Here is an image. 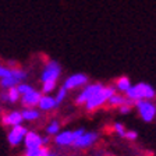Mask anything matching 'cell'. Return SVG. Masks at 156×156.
I'll list each match as a JSON object with an SVG mask.
<instances>
[{
    "instance_id": "obj_24",
    "label": "cell",
    "mask_w": 156,
    "mask_h": 156,
    "mask_svg": "<svg viewBox=\"0 0 156 156\" xmlns=\"http://www.w3.org/2000/svg\"><path fill=\"white\" fill-rule=\"evenodd\" d=\"M17 88H18V91H20V94H21V96L34 91V88L31 87V85H29V84H24V82H21V84H20Z\"/></svg>"
},
{
    "instance_id": "obj_13",
    "label": "cell",
    "mask_w": 156,
    "mask_h": 156,
    "mask_svg": "<svg viewBox=\"0 0 156 156\" xmlns=\"http://www.w3.org/2000/svg\"><path fill=\"white\" fill-rule=\"evenodd\" d=\"M23 113L21 112H11V113H9L7 116L3 117V123L6 124V126H20V123L23 121Z\"/></svg>"
},
{
    "instance_id": "obj_5",
    "label": "cell",
    "mask_w": 156,
    "mask_h": 156,
    "mask_svg": "<svg viewBox=\"0 0 156 156\" xmlns=\"http://www.w3.org/2000/svg\"><path fill=\"white\" fill-rule=\"evenodd\" d=\"M103 88L105 87L101 84V82H95V84L87 85V87L82 89L81 94L75 98V103H77V105H85L88 101H89V99H91V98H94L96 94H99Z\"/></svg>"
},
{
    "instance_id": "obj_10",
    "label": "cell",
    "mask_w": 156,
    "mask_h": 156,
    "mask_svg": "<svg viewBox=\"0 0 156 156\" xmlns=\"http://www.w3.org/2000/svg\"><path fill=\"white\" fill-rule=\"evenodd\" d=\"M25 141V146L27 149H38V148H42L43 146V141H42V136H39V134L34 133H28L24 138Z\"/></svg>"
},
{
    "instance_id": "obj_11",
    "label": "cell",
    "mask_w": 156,
    "mask_h": 156,
    "mask_svg": "<svg viewBox=\"0 0 156 156\" xmlns=\"http://www.w3.org/2000/svg\"><path fill=\"white\" fill-rule=\"evenodd\" d=\"M96 140H98L96 133H84L74 144H73V146H77V148H87V146L92 145Z\"/></svg>"
},
{
    "instance_id": "obj_27",
    "label": "cell",
    "mask_w": 156,
    "mask_h": 156,
    "mask_svg": "<svg viewBox=\"0 0 156 156\" xmlns=\"http://www.w3.org/2000/svg\"><path fill=\"white\" fill-rule=\"evenodd\" d=\"M126 136L128 138V140H135V138H136V133H135V131H128V133H126Z\"/></svg>"
},
{
    "instance_id": "obj_21",
    "label": "cell",
    "mask_w": 156,
    "mask_h": 156,
    "mask_svg": "<svg viewBox=\"0 0 156 156\" xmlns=\"http://www.w3.org/2000/svg\"><path fill=\"white\" fill-rule=\"evenodd\" d=\"M58 130H60L58 121H52V123L46 127V133H48L49 135H56V134H58Z\"/></svg>"
},
{
    "instance_id": "obj_6",
    "label": "cell",
    "mask_w": 156,
    "mask_h": 156,
    "mask_svg": "<svg viewBox=\"0 0 156 156\" xmlns=\"http://www.w3.org/2000/svg\"><path fill=\"white\" fill-rule=\"evenodd\" d=\"M136 109L140 112L142 120L145 121H152L156 116V106L149 101H136Z\"/></svg>"
},
{
    "instance_id": "obj_17",
    "label": "cell",
    "mask_w": 156,
    "mask_h": 156,
    "mask_svg": "<svg viewBox=\"0 0 156 156\" xmlns=\"http://www.w3.org/2000/svg\"><path fill=\"white\" fill-rule=\"evenodd\" d=\"M20 84H21V81H20V80H17V78H14V77L0 80V87L3 88V89H10V88L18 87Z\"/></svg>"
},
{
    "instance_id": "obj_9",
    "label": "cell",
    "mask_w": 156,
    "mask_h": 156,
    "mask_svg": "<svg viewBox=\"0 0 156 156\" xmlns=\"http://www.w3.org/2000/svg\"><path fill=\"white\" fill-rule=\"evenodd\" d=\"M28 134L25 127L23 126H14L11 128V131L9 133V142L11 146H17L23 142V140L25 138V135Z\"/></svg>"
},
{
    "instance_id": "obj_7",
    "label": "cell",
    "mask_w": 156,
    "mask_h": 156,
    "mask_svg": "<svg viewBox=\"0 0 156 156\" xmlns=\"http://www.w3.org/2000/svg\"><path fill=\"white\" fill-rule=\"evenodd\" d=\"M88 81H89V78H88L87 74L84 73H77V74H73L67 78L63 84V87L66 89H75V88H81V87H87L88 85Z\"/></svg>"
},
{
    "instance_id": "obj_3",
    "label": "cell",
    "mask_w": 156,
    "mask_h": 156,
    "mask_svg": "<svg viewBox=\"0 0 156 156\" xmlns=\"http://www.w3.org/2000/svg\"><path fill=\"white\" fill-rule=\"evenodd\" d=\"M60 75H62V66L58 64L56 60H49L46 63L45 68H43L42 74H41V80H42V82H46V81L57 82Z\"/></svg>"
},
{
    "instance_id": "obj_28",
    "label": "cell",
    "mask_w": 156,
    "mask_h": 156,
    "mask_svg": "<svg viewBox=\"0 0 156 156\" xmlns=\"http://www.w3.org/2000/svg\"><path fill=\"white\" fill-rule=\"evenodd\" d=\"M48 156H55V155H52V153H49V155Z\"/></svg>"
},
{
    "instance_id": "obj_18",
    "label": "cell",
    "mask_w": 156,
    "mask_h": 156,
    "mask_svg": "<svg viewBox=\"0 0 156 156\" xmlns=\"http://www.w3.org/2000/svg\"><path fill=\"white\" fill-rule=\"evenodd\" d=\"M49 151L46 149L45 146L42 148H38V149H27L25 156H48Z\"/></svg>"
},
{
    "instance_id": "obj_23",
    "label": "cell",
    "mask_w": 156,
    "mask_h": 156,
    "mask_svg": "<svg viewBox=\"0 0 156 156\" xmlns=\"http://www.w3.org/2000/svg\"><path fill=\"white\" fill-rule=\"evenodd\" d=\"M55 88H56V81L42 82V91H43V94H49V92L55 91Z\"/></svg>"
},
{
    "instance_id": "obj_1",
    "label": "cell",
    "mask_w": 156,
    "mask_h": 156,
    "mask_svg": "<svg viewBox=\"0 0 156 156\" xmlns=\"http://www.w3.org/2000/svg\"><path fill=\"white\" fill-rule=\"evenodd\" d=\"M126 95H127V99H130V101H133V102H136V101H149V99H153L156 92L149 84L140 82V84L133 85V87L126 92Z\"/></svg>"
},
{
    "instance_id": "obj_20",
    "label": "cell",
    "mask_w": 156,
    "mask_h": 156,
    "mask_svg": "<svg viewBox=\"0 0 156 156\" xmlns=\"http://www.w3.org/2000/svg\"><path fill=\"white\" fill-rule=\"evenodd\" d=\"M126 98H123L121 95H117V94H114V95H112L110 96V99H109V103L112 105V106H121V105H124L126 103Z\"/></svg>"
},
{
    "instance_id": "obj_2",
    "label": "cell",
    "mask_w": 156,
    "mask_h": 156,
    "mask_svg": "<svg viewBox=\"0 0 156 156\" xmlns=\"http://www.w3.org/2000/svg\"><path fill=\"white\" fill-rule=\"evenodd\" d=\"M112 95H114V88L113 87H105L99 94H96L94 98H91V99L85 103L87 110L92 112V110H95V109H98L99 106L106 103V102L110 99Z\"/></svg>"
},
{
    "instance_id": "obj_26",
    "label": "cell",
    "mask_w": 156,
    "mask_h": 156,
    "mask_svg": "<svg viewBox=\"0 0 156 156\" xmlns=\"http://www.w3.org/2000/svg\"><path fill=\"white\" fill-rule=\"evenodd\" d=\"M0 99H2L3 102L10 103V101H9V92H2V94H0Z\"/></svg>"
},
{
    "instance_id": "obj_22",
    "label": "cell",
    "mask_w": 156,
    "mask_h": 156,
    "mask_svg": "<svg viewBox=\"0 0 156 156\" xmlns=\"http://www.w3.org/2000/svg\"><path fill=\"white\" fill-rule=\"evenodd\" d=\"M66 98H67V89H66L64 87H62L60 89L57 91V94H56V98H55V101H56V105H60L63 101H64Z\"/></svg>"
},
{
    "instance_id": "obj_15",
    "label": "cell",
    "mask_w": 156,
    "mask_h": 156,
    "mask_svg": "<svg viewBox=\"0 0 156 156\" xmlns=\"http://www.w3.org/2000/svg\"><path fill=\"white\" fill-rule=\"evenodd\" d=\"M41 116V112L36 110L35 107H28L25 110H23V119L27 121H32V120H38Z\"/></svg>"
},
{
    "instance_id": "obj_12",
    "label": "cell",
    "mask_w": 156,
    "mask_h": 156,
    "mask_svg": "<svg viewBox=\"0 0 156 156\" xmlns=\"http://www.w3.org/2000/svg\"><path fill=\"white\" fill-rule=\"evenodd\" d=\"M41 99H42V94L39 91H36V89H34L32 92H29V94L27 95H23V105L27 107H35L36 105H39V102H41Z\"/></svg>"
},
{
    "instance_id": "obj_25",
    "label": "cell",
    "mask_w": 156,
    "mask_h": 156,
    "mask_svg": "<svg viewBox=\"0 0 156 156\" xmlns=\"http://www.w3.org/2000/svg\"><path fill=\"white\" fill-rule=\"evenodd\" d=\"M114 130L117 131V134H119V135H121V136H126V128H124V126L121 123H116L114 124Z\"/></svg>"
},
{
    "instance_id": "obj_19",
    "label": "cell",
    "mask_w": 156,
    "mask_h": 156,
    "mask_svg": "<svg viewBox=\"0 0 156 156\" xmlns=\"http://www.w3.org/2000/svg\"><path fill=\"white\" fill-rule=\"evenodd\" d=\"M7 92H9V101H10V103H16V102L20 101L21 94H20V91H18V88H17V87L7 89Z\"/></svg>"
},
{
    "instance_id": "obj_8",
    "label": "cell",
    "mask_w": 156,
    "mask_h": 156,
    "mask_svg": "<svg viewBox=\"0 0 156 156\" xmlns=\"http://www.w3.org/2000/svg\"><path fill=\"white\" fill-rule=\"evenodd\" d=\"M10 77H14L23 82L24 80L28 78V73H27L25 70H21V68H17V67L10 68V67H7V66L0 64V80L10 78Z\"/></svg>"
},
{
    "instance_id": "obj_16",
    "label": "cell",
    "mask_w": 156,
    "mask_h": 156,
    "mask_svg": "<svg viewBox=\"0 0 156 156\" xmlns=\"http://www.w3.org/2000/svg\"><path fill=\"white\" fill-rule=\"evenodd\" d=\"M131 87H133V85H131L130 78L128 77H120L116 81V88L119 89V91H121V92H127Z\"/></svg>"
},
{
    "instance_id": "obj_14",
    "label": "cell",
    "mask_w": 156,
    "mask_h": 156,
    "mask_svg": "<svg viewBox=\"0 0 156 156\" xmlns=\"http://www.w3.org/2000/svg\"><path fill=\"white\" fill-rule=\"evenodd\" d=\"M38 106L41 107V110H50V109L56 107L57 105H56L55 98L48 96V95H46V96H42V99H41V102H39Z\"/></svg>"
},
{
    "instance_id": "obj_4",
    "label": "cell",
    "mask_w": 156,
    "mask_h": 156,
    "mask_svg": "<svg viewBox=\"0 0 156 156\" xmlns=\"http://www.w3.org/2000/svg\"><path fill=\"white\" fill-rule=\"evenodd\" d=\"M84 133H85L84 128H78V130H74V131H64V133H58L57 135L55 136V142L57 144V145H62V146L73 145V144H74Z\"/></svg>"
}]
</instances>
